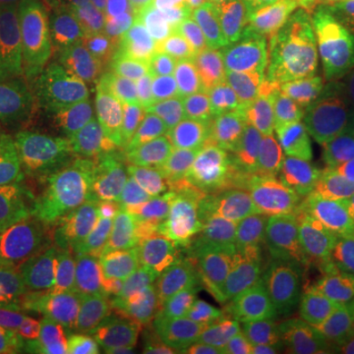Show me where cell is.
<instances>
[{
  "instance_id": "1",
  "label": "cell",
  "mask_w": 354,
  "mask_h": 354,
  "mask_svg": "<svg viewBox=\"0 0 354 354\" xmlns=\"http://www.w3.org/2000/svg\"><path fill=\"white\" fill-rule=\"evenodd\" d=\"M36 32L48 152L65 162L81 150L104 106L97 20L87 0H41Z\"/></svg>"
},
{
  "instance_id": "2",
  "label": "cell",
  "mask_w": 354,
  "mask_h": 354,
  "mask_svg": "<svg viewBox=\"0 0 354 354\" xmlns=\"http://www.w3.org/2000/svg\"><path fill=\"white\" fill-rule=\"evenodd\" d=\"M28 278L46 342L59 353H99L146 321L148 305L136 276L41 262Z\"/></svg>"
},
{
  "instance_id": "3",
  "label": "cell",
  "mask_w": 354,
  "mask_h": 354,
  "mask_svg": "<svg viewBox=\"0 0 354 354\" xmlns=\"http://www.w3.org/2000/svg\"><path fill=\"white\" fill-rule=\"evenodd\" d=\"M77 207L97 225L176 199L179 183L169 164L138 148L122 130L99 128L73 160Z\"/></svg>"
},
{
  "instance_id": "4",
  "label": "cell",
  "mask_w": 354,
  "mask_h": 354,
  "mask_svg": "<svg viewBox=\"0 0 354 354\" xmlns=\"http://www.w3.org/2000/svg\"><path fill=\"white\" fill-rule=\"evenodd\" d=\"M48 150L36 10L0 14V160Z\"/></svg>"
},
{
  "instance_id": "5",
  "label": "cell",
  "mask_w": 354,
  "mask_h": 354,
  "mask_svg": "<svg viewBox=\"0 0 354 354\" xmlns=\"http://www.w3.org/2000/svg\"><path fill=\"white\" fill-rule=\"evenodd\" d=\"M69 209L64 183L41 153L0 160V242L44 246L62 232Z\"/></svg>"
},
{
  "instance_id": "6",
  "label": "cell",
  "mask_w": 354,
  "mask_h": 354,
  "mask_svg": "<svg viewBox=\"0 0 354 354\" xmlns=\"http://www.w3.org/2000/svg\"><path fill=\"white\" fill-rule=\"evenodd\" d=\"M138 279L146 305L156 315L187 319L241 295L211 270L197 241L189 236Z\"/></svg>"
},
{
  "instance_id": "7",
  "label": "cell",
  "mask_w": 354,
  "mask_h": 354,
  "mask_svg": "<svg viewBox=\"0 0 354 354\" xmlns=\"http://www.w3.org/2000/svg\"><path fill=\"white\" fill-rule=\"evenodd\" d=\"M118 124L138 148L169 165H185L203 148L205 130L164 81L120 101Z\"/></svg>"
},
{
  "instance_id": "8",
  "label": "cell",
  "mask_w": 354,
  "mask_h": 354,
  "mask_svg": "<svg viewBox=\"0 0 354 354\" xmlns=\"http://www.w3.org/2000/svg\"><path fill=\"white\" fill-rule=\"evenodd\" d=\"M191 223L195 241L211 270L236 293L246 297L244 286V242L246 211L232 193L211 177L193 169Z\"/></svg>"
},
{
  "instance_id": "9",
  "label": "cell",
  "mask_w": 354,
  "mask_h": 354,
  "mask_svg": "<svg viewBox=\"0 0 354 354\" xmlns=\"http://www.w3.org/2000/svg\"><path fill=\"white\" fill-rule=\"evenodd\" d=\"M101 18L99 59L104 91L124 101L164 81L167 65L144 18L122 10L102 12Z\"/></svg>"
},
{
  "instance_id": "10",
  "label": "cell",
  "mask_w": 354,
  "mask_h": 354,
  "mask_svg": "<svg viewBox=\"0 0 354 354\" xmlns=\"http://www.w3.org/2000/svg\"><path fill=\"white\" fill-rule=\"evenodd\" d=\"M311 88L290 51L270 39L262 55L244 69L234 101L270 118L297 124L311 104Z\"/></svg>"
},
{
  "instance_id": "11",
  "label": "cell",
  "mask_w": 354,
  "mask_h": 354,
  "mask_svg": "<svg viewBox=\"0 0 354 354\" xmlns=\"http://www.w3.org/2000/svg\"><path fill=\"white\" fill-rule=\"evenodd\" d=\"M346 299V291L335 272L317 276L276 291L250 304L252 323L281 333L317 335L329 325Z\"/></svg>"
},
{
  "instance_id": "12",
  "label": "cell",
  "mask_w": 354,
  "mask_h": 354,
  "mask_svg": "<svg viewBox=\"0 0 354 354\" xmlns=\"http://www.w3.org/2000/svg\"><path fill=\"white\" fill-rule=\"evenodd\" d=\"M104 236L111 252L138 278L189 236L187 215L176 197L104 225Z\"/></svg>"
},
{
  "instance_id": "13",
  "label": "cell",
  "mask_w": 354,
  "mask_h": 354,
  "mask_svg": "<svg viewBox=\"0 0 354 354\" xmlns=\"http://www.w3.org/2000/svg\"><path fill=\"white\" fill-rule=\"evenodd\" d=\"M193 169L223 185L244 207H279L274 167L268 160L241 152L228 144H216L199 156Z\"/></svg>"
},
{
  "instance_id": "14",
  "label": "cell",
  "mask_w": 354,
  "mask_h": 354,
  "mask_svg": "<svg viewBox=\"0 0 354 354\" xmlns=\"http://www.w3.org/2000/svg\"><path fill=\"white\" fill-rule=\"evenodd\" d=\"M335 262L337 256L319 232L291 223L288 239L283 241L279 252L258 281V286L248 295V304L264 299L276 291L286 290L293 283H299L325 270H330Z\"/></svg>"
},
{
  "instance_id": "15",
  "label": "cell",
  "mask_w": 354,
  "mask_h": 354,
  "mask_svg": "<svg viewBox=\"0 0 354 354\" xmlns=\"http://www.w3.org/2000/svg\"><path fill=\"white\" fill-rule=\"evenodd\" d=\"M0 354H48L30 278L0 268Z\"/></svg>"
},
{
  "instance_id": "16",
  "label": "cell",
  "mask_w": 354,
  "mask_h": 354,
  "mask_svg": "<svg viewBox=\"0 0 354 354\" xmlns=\"http://www.w3.org/2000/svg\"><path fill=\"white\" fill-rule=\"evenodd\" d=\"M189 321L185 354H258L248 299L207 307Z\"/></svg>"
},
{
  "instance_id": "17",
  "label": "cell",
  "mask_w": 354,
  "mask_h": 354,
  "mask_svg": "<svg viewBox=\"0 0 354 354\" xmlns=\"http://www.w3.org/2000/svg\"><path fill=\"white\" fill-rule=\"evenodd\" d=\"M270 39L290 51L311 85L327 81L346 62L342 51L327 34L323 22L307 10H301L283 24L276 26L270 32Z\"/></svg>"
},
{
  "instance_id": "18",
  "label": "cell",
  "mask_w": 354,
  "mask_h": 354,
  "mask_svg": "<svg viewBox=\"0 0 354 354\" xmlns=\"http://www.w3.org/2000/svg\"><path fill=\"white\" fill-rule=\"evenodd\" d=\"M142 18L164 55L167 71H181L209 62L213 39L211 24L195 18L185 6L176 4L169 10Z\"/></svg>"
},
{
  "instance_id": "19",
  "label": "cell",
  "mask_w": 354,
  "mask_h": 354,
  "mask_svg": "<svg viewBox=\"0 0 354 354\" xmlns=\"http://www.w3.org/2000/svg\"><path fill=\"white\" fill-rule=\"evenodd\" d=\"M164 85L171 91L177 102L201 124L205 132H213L221 127L236 97V87L209 65L167 71Z\"/></svg>"
},
{
  "instance_id": "20",
  "label": "cell",
  "mask_w": 354,
  "mask_h": 354,
  "mask_svg": "<svg viewBox=\"0 0 354 354\" xmlns=\"http://www.w3.org/2000/svg\"><path fill=\"white\" fill-rule=\"evenodd\" d=\"M218 128L225 144L268 162L297 146L295 124L270 118L236 101H232Z\"/></svg>"
},
{
  "instance_id": "21",
  "label": "cell",
  "mask_w": 354,
  "mask_h": 354,
  "mask_svg": "<svg viewBox=\"0 0 354 354\" xmlns=\"http://www.w3.org/2000/svg\"><path fill=\"white\" fill-rule=\"evenodd\" d=\"M246 242H244V286L246 299L266 270L274 262L283 241L288 239L291 218L279 207H244Z\"/></svg>"
},
{
  "instance_id": "22",
  "label": "cell",
  "mask_w": 354,
  "mask_h": 354,
  "mask_svg": "<svg viewBox=\"0 0 354 354\" xmlns=\"http://www.w3.org/2000/svg\"><path fill=\"white\" fill-rule=\"evenodd\" d=\"M268 41L270 28L266 26L264 20L252 22L228 34H213L209 67L215 69L221 77H225L239 91L244 69L250 67L262 55Z\"/></svg>"
},
{
  "instance_id": "23",
  "label": "cell",
  "mask_w": 354,
  "mask_h": 354,
  "mask_svg": "<svg viewBox=\"0 0 354 354\" xmlns=\"http://www.w3.org/2000/svg\"><path fill=\"white\" fill-rule=\"evenodd\" d=\"M187 335V319L153 315L95 354H185Z\"/></svg>"
},
{
  "instance_id": "24",
  "label": "cell",
  "mask_w": 354,
  "mask_h": 354,
  "mask_svg": "<svg viewBox=\"0 0 354 354\" xmlns=\"http://www.w3.org/2000/svg\"><path fill=\"white\" fill-rule=\"evenodd\" d=\"M291 223L319 232L339 260L354 250V193L329 201L311 203L299 215L293 216Z\"/></svg>"
},
{
  "instance_id": "25",
  "label": "cell",
  "mask_w": 354,
  "mask_h": 354,
  "mask_svg": "<svg viewBox=\"0 0 354 354\" xmlns=\"http://www.w3.org/2000/svg\"><path fill=\"white\" fill-rule=\"evenodd\" d=\"M353 118L329 104L311 102L297 120V146L305 153L344 150L353 134Z\"/></svg>"
},
{
  "instance_id": "26",
  "label": "cell",
  "mask_w": 354,
  "mask_h": 354,
  "mask_svg": "<svg viewBox=\"0 0 354 354\" xmlns=\"http://www.w3.org/2000/svg\"><path fill=\"white\" fill-rule=\"evenodd\" d=\"M305 193L309 203H321L354 193V165L344 150L305 156Z\"/></svg>"
},
{
  "instance_id": "27",
  "label": "cell",
  "mask_w": 354,
  "mask_h": 354,
  "mask_svg": "<svg viewBox=\"0 0 354 354\" xmlns=\"http://www.w3.org/2000/svg\"><path fill=\"white\" fill-rule=\"evenodd\" d=\"M307 153L295 146L286 153H281L274 162V185L278 197L279 209L293 218L307 209L311 203L307 199L304 183V165Z\"/></svg>"
},
{
  "instance_id": "28",
  "label": "cell",
  "mask_w": 354,
  "mask_h": 354,
  "mask_svg": "<svg viewBox=\"0 0 354 354\" xmlns=\"http://www.w3.org/2000/svg\"><path fill=\"white\" fill-rule=\"evenodd\" d=\"M258 351L264 354H329L317 335L260 329L254 333Z\"/></svg>"
},
{
  "instance_id": "29",
  "label": "cell",
  "mask_w": 354,
  "mask_h": 354,
  "mask_svg": "<svg viewBox=\"0 0 354 354\" xmlns=\"http://www.w3.org/2000/svg\"><path fill=\"white\" fill-rule=\"evenodd\" d=\"M311 102L335 106L354 120V64L344 62L335 75L313 85Z\"/></svg>"
},
{
  "instance_id": "30",
  "label": "cell",
  "mask_w": 354,
  "mask_h": 354,
  "mask_svg": "<svg viewBox=\"0 0 354 354\" xmlns=\"http://www.w3.org/2000/svg\"><path fill=\"white\" fill-rule=\"evenodd\" d=\"M258 20H264L258 0H213L209 24L213 34H228Z\"/></svg>"
},
{
  "instance_id": "31",
  "label": "cell",
  "mask_w": 354,
  "mask_h": 354,
  "mask_svg": "<svg viewBox=\"0 0 354 354\" xmlns=\"http://www.w3.org/2000/svg\"><path fill=\"white\" fill-rule=\"evenodd\" d=\"M317 337L329 354H354V297L346 295L339 313Z\"/></svg>"
},
{
  "instance_id": "32",
  "label": "cell",
  "mask_w": 354,
  "mask_h": 354,
  "mask_svg": "<svg viewBox=\"0 0 354 354\" xmlns=\"http://www.w3.org/2000/svg\"><path fill=\"white\" fill-rule=\"evenodd\" d=\"M179 0H93L88 6L97 10L99 16L109 10H122V12L136 14V16H148L174 8Z\"/></svg>"
},
{
  "instance_id": "33",
  "label": "cell",
  "mask_w": 354,
  "mask_h": 354,
  "mask_svg": "<svg viewBox=\"0 0 354 354\" xmlns=\"http://www.w3.org/2000/svg\"><path fill=\"white\" fill-rule=\"evenodd\" d=\"M335 46L342 51L344 59L354 51V12L323 18L321 20Z\"/></svg>"
},
{
  "instance_id": "34",
  "label": "cell",
  "mask_w": 354,
  "mask_h": 354,
  "mask_svg": "<svg viewBox=\"0 0 354 354\" xmlns=\"http://www.w3.org/2000/svg\"><path fill=\"white\" fill-rule=\"evenodd\" d=\"M258 6L266 26L272 32L276 26L283 24L291 16L305 10L307 0H258Z\"/></svg>"
},
{
  "instance_id": "35",
  "label": "cell",
  "mask_w": 354,
  "mask_h": 354,
  "mask_svg": "<svg viewBox=\"0 0 354 354\" xmlns=\"http://www.w3.org/2000/svg\"><path fill=\"white\" fill-rule=\"evenodd\" d=\"M305 10L319 20L354 12V0H307Z\"/></svg>"
},
{
  "instance_id": "36",
  "label": "cell",
  "mask_w": 354,
  "mask_h": 354,
  "mask_svg": "<svg viewBox=\"0 0 354 354\" xmlns=\"http://www.w3.org/2000/svg\"><path fill=\"white\" fill-rule=\"evenodd\" d=\"M333 272L337 274V278L342 283V288L346 291V295L354 297V250L339 258L335 266H333Z\"/></svg>"
},
{
  "instance_id": "37",
  "label": "cell",
  "mask_w": 354,
  "mask_h": 354,
  "mask_svg": "<svg viewBox=\"0 0 354 354\" xmlns=\"http://www.w3.org/2000/svg\"><path fill=\"white\" fill-rule=\"evenodd\" d=\"M183 6H185L195 18H199L203 22H209V20H211L213 0H183Z\"/></svg>"
},
{
  "instance_id": "38",
  "label": "cell",
  "mask_w": 354,
  "mask_h": 354,
  "mask_svg": "<svg viewBox=\"0 0 354 354\" xmlns=\"http://www.w3.org/2000/svg\"><path fill=\"white\" fill-rule=\"evenodd\" d=\"M41 0H0V14L14 10H36Z\"/></svg>"
},
{
  "instance_id": "39",
  "label": "cell",
  "mask_w": 354,
  "mask_h": 354,
  "mask_svg": "<svg viewBox=\"0 0 354 354\" xmlns=\"http://www.w3.org/2000/svg\"><path fill=\"white\" fill-rule=\"evenodd\" d=\"M348 156H351V160H353V165H354V127H353V134H351V142H348Z\"/></svg>"
},
{
  "instance_id": "40",
  "label": "cell",
  "mask_w": 354,
  "mask_h": 354,
  "mask_svg": "<svg viewBox=\"0 0 354 354\" xmlns=\"http://www.w3.org/2000/svg\"><path fill=\"white\" fill-rule=\"evenodd\" d=\"M346 62H351V64H354V51H353V53H351V55H348V57H346Z\"/></svg>"
},
{
  "instance_id": "41",
  "label": "cell",
  "mask_w": 354,
  "mask_h": 354,
  "mask_svg": "<svg viewBox=\"0 0 354 354\" xmlns=\"http://www.w3.org/2000/svg\"><path fill=\"white\" fill-rule=\"evenodd\" d=\"M258 354H264V353H260V351H258Z\"/></svg>"
},
{
  "instance_id": "42",
  "label": "cell",
  "mask_w": 354,
  "mask_h": 354,
  "mask_svg": "<svg viewBox=\"0 0 354 354\" xmlns=\"http://www.w3.org/2000/svg\"><path fill=\"white\" fill-rule=\"evenodd\" d=\"M87 2H88V0H87Z\"/></svg>"
}]
</instances>
